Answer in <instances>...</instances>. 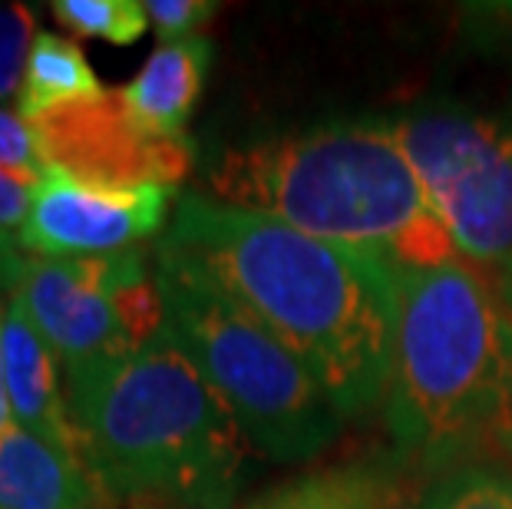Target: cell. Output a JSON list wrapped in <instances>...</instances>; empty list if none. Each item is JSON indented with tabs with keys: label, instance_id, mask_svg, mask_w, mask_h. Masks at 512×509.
Instances as JSON below:
<instances>
[{
	"label": "cell",
	"instance_id": "obj_12",
	"mask_svg": "<svg viewBox=\"0 0 512 509\" xmlns=\"http://www.w3.org/2000/svg\"><path fill=\"white\" fill-rule=\"evenodd\" d=\"M212 57V40L199 34L159 43L146 60V67L133 77V83L123 86L126 106L152 133L182 136L202 96Z\"/></svg>",
	"mask_w": 512,
	"mask_h": 509
},
{
	"label": "cell",
	"instance_id": "obj_5",
	"mask_svg": "<svg viewBox=\"0 0 512 509\" xmlns=\"http://www.w3.org/2000/svg\"><path fill=\"white\" fill-rule=\"evenodd\" d=\"M166 328L261 457L311 460L334 440L341 410L321 381L255 314L179 252L156 248Z\"/></svg>",
	"mask_w": 512,
	"mask_h": 509
},
{
	"label": "cell",
	"instance_id": "obj_7",
	"mask_svg": "<svg viewBox=\"0 0 512 509\" xmlns=\"http://www.w3.org/2000/svg\"><path fill=\"white\" fill-rule=\"evenodd\" d=\"M30 126L43 166L93 186L172 189L192 166L189 139L146 129L126 106L123 90H103L93 100L57 106Z\"/></svg>",
	"mask_w": 512,
	"mask_h": 509
},
{
	"label": "cell",
	"instance_id": "obj_14",
	"mask_svg": "<svg viewBox=\"0 0 512 509\" xmlns=\"http://www.w3.org/2000/svg\"><path fill=\"white\" fill-rule=\"evenodd\" d=\"M242 509H394V486L370 467H341L288 480Z\"/></svg>",
	"mask_w": 512,
	"mask_h": 509
},
{
	"label": "cell",
	"instance_id": "obj_1",
	"mask_svg": "<svg viewBox=\"0 0 512 509\" xmlns=\"http://www.w3.org/2000/svg\"><path fill=\"white\" fill-rule=\"evenodd\" d=\"M162 245L308 364L341 417L364 414L387 391L400 321L397 268L387 258L205 196L179 199Z\"/></svg>",
	"mask_w": 512,
	"mask_h": 509
},
{
	"label": "cell",
	"instance_id": "obj_4",
	"mask_svg": "<svg viewBox=\"0 0 512 509\" xmlns=\"http://www.w3.org/2000/svg\"><path fill=\"white\" fill-rule=\"evenodd\" d=\"M400 321L387 424L400 450L450 460L512 414V318L460 262L397 268Z\"/></svg>",
	"mask_w": 512,
	"mask_h": 509
},
{
	"label": "cell",
	"instance_id": "obj_2",
	"mask_svg": "<svg viewBox=\"0 0 512 509\" xmlns=\"http://www.w3.org/2000/svg\"><path fill=\"white\" fill-rule=\"evenodd\" d=\"M67 417L100 493L162 509L232 503L248 443L169 328L70 371Z\"/></svg>",
	"mask_w": 512,
	"mask_h": 509
},
{
	"label": "cell",
	"instance_id": "obj_3",
	"mask_svg": "<svg viewBox=\"0 0 512 509\" xmlns=\"http://www.w3.org/2000/svg\"><path fill=\"white\" fill-rule=\"evenodd\" d=\"M209 182L225 205L380 255L394 268L450 262L453 238L394 126H318L228 149Z\"/></svg>",
	"mask_w": 512,
	"mask_h": 509
},
{
	"label": "cell",
	"instance_id": "obj_18",
	"mask_svg": "<svg viewBox=\"0 0 512 509\" xmlns=\"http://www.w3.org/2000/svg\"><path fill=\"white\" fill-rule=\"evenodd\" d=\"M0 169L17 172V176H30V179H40L43 169H47L40 159L34 126L20 113L4 110V106H0Z\"/></svg>",
	"mask_w": 512,
	"mask_h": 509
},
{
	"label": "cell",
	"instance_id": "obj_8",
	"mask_svg": "<svg viewBox=\"0 0 512 509\" xmlns=\"http://www.w3.org/2000/svg\"><path fill=\"white\" fill-rule=\"evenodd\" d=\"M126 252L96 258H34L27 255L14 295L57 361L70 371L136 351L119 311V275Z\"/></svg>",
	"mask_w": 512,
	"mask_h": 509
},
{
	"label": "cell",
	"instance_id": "obj_13",
	"mask_svg": "<svg viewBox=\"0 0 512 509\" xmlns=\"http://www.w3.org/2000/svg\"><path fill=\"white\" fill-rule=\"evenodd\" d=\"M103 93V83L90 67L86 53L73 40L40 30L30 47L24 83L17 93V113L34 123L37 116L57 110V106L93 100Z\"/></svg>",
	"mask_w": 512,
	"mask_h": 509
},
{
	"label": "cell",
	"instance_id": "obj_16",
	"mask_svg": "<svg viewBox=\"0 0 512 509\" xmlns=\"http://www.w3.org/2000/svg\"><path fill=\"white\" fill-rule=\"evenodd\" d=\"M423 509H512V476L493 470H456L427 496Z\"/></svg>",
	"mask_w": 512,
	"mask_h": 509
},
{
	"label": "cell",
	"instance_id": "obj_17",
	"mask_svg": "<svg viewBox=\"0 0 512 509\" xmlns=\"http://www.w3.org/2000/svg\"><path fill=\"white\" fill-rule=\"evenodd\" d=\"M34 40H37L34 7L0 4V100L20 93Z\"/></svg>",
	"mask_w": 512,
	"mask_h": 509
},
{
	"label": "cell",
	"instance_id": "obj_6",
	"mask_svg": "<svg viewBox=\"0 0 512 509\" xmlns=\"http://www.w3.org/2000/svg\"><path fill=\"white\" fill-rule=\"evenodd\" d=\"M440 222L466 258H512V126L420 116L394 126Z\"/></svg>",
	"mask_w": 512,
	"mask_h": 509
},
{
	"label": "cell",
	"instance_id": "obj_10",
	"mask_svg": "<svg viewBox=\"0 0 512 509\" xmlns=\"http://www.w3.org/2000/svg\"><path fill=\"white\" fill-rule=\"evenodd\" d=\"M0 361L14 424L76 450L67 391L60 387V361L17 295H10L0 308Z\"/></svg>",
	"mask_w": 512,
	"mask_h": 509
},
{
	"label": "cell",
	"instance_id": "obj_22",
	"mask_svg": "<svg viewBox=\"0 0 512 509\" xmlns=\"http://www.w3.org/2000/svg\"><path fill=\"white\" fill-rule=\"evenodd\" d=\"M10 427H14V410H10L7 381H4V361H0V433H7Z\"/></svg>",
	"mask_w": 512,
	"mask_h": 509
},
{
	"label": "cell",
	"instance_id": "obj_23",
	"mask_svg": "<svg viewBox=\"0 0 512 509\" xmlns=\"http://www.w3.org/2000/svg\"><path fill=\"white\" fill-rule=\"evenodd\" d=\"M503 298H506V308L512 311V258L506 262V275H503Z\"/></svg>",
	"mask_w": 512,
	"mask_h": 509
},
{
	"label": "cell",
	"instance_id": "obj_9",
	"mask_svg": "<svg viewBox=\"0 0 512 509\" xmlns=\"http://www.w3.org/2000/svg\"><path fill=\"white\" fill-rule=\"evenodd\" d=\"M172 189H113L43 169L17 242L34 258H96L129 252L166 225Z\"/></svg>",
	"mask_w": 512,
	"mask_h": 509
},
{
	"label": "cell",
	"instance_id": "obj_11",
	"mask_svg": "<svg viewBox=\"0 0 512 509\" xmlns=\"http://www.w3.org/2000/svg\"><path fill=\"white\" fill-rule=\"evenodd\" d=\"M96 496L76 450L17 424L0 433V509H96Z\"/></svg>",
	"mask_w": 512,
	"mask_h": 509
},
{
	"label": "cell",
	"instance_id": "obj_24",
	"mask_svg": "<svg viewBox=\"0 0 512 509\" xmlns=\"http://www.w3.org/2000/svg\"><path fill=\"white\" fill-rule=\"evenodd\" d=\"M136 509H162V506H136Z\"/></svg>",
	"mask_w": 512,
	"mask_h": 509
},
{
	"label": "cell",
	"instance_id": "obj_20",
	"mask_svg": "<svg viewBox=\"0 0 512 509\" xmlns=\"http://www.w3.org/2000/svg\"><path fill=\"white\" fill-rule=\"evenodd\" d=\"M40 179L17 176V172L0 169V235H20L27 222L30 202H34V189Z\"/></svg>",
	"mask_w": 512,
	"mask_h": 509
},
{
	"label": "cell",
	"instance_id": "obj_19",
	"mask_svg": "<svg viewBox=\"0 0 512 509\" xmlns=\"http://www.w3.org/2000/svg\"><path fill=\"white\" fill-rule=\"evenodd\" d=\"M219 4L215 0H146L149 24L156 27L162 43L195 37V30L209 24Z\"/></svg>",
	"mask_w": 512,
	"mask_h": 509
},
{
	"label": "cell",
	"instance_id": "obj_21",
	"mask_svg": "<svg viewBox=\"0 0 512 509\" xmlns=\"http://www.w3.org/2000/svg\"><path fill=\"white\" fill-rule=\"evenodd\" d=\"M24 262H27V252L20 248L17 238L0 235V288H7L10 295H14L17 278L24 272Z\"/></svg>",
	"mask_w": 512,
	"mask_h": 509
},
{
	"label": "cell",
	"instance_id": "obj_15",
	"mask_svg": "<svg viewBox=\"0 0 512 509\" xmlns=\"http://www.w3.org/2000/svg\"><path fill=\"white\" fill-rule=\"evenodd\" d=\"M50 14L73 37H93L113 47H133L149 27L143 0H53Z\"/></svg>",
	"mask_w": 512,
	"mask_h": 509
}]
</instances>
